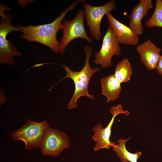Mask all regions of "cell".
I'll use <instances>...</instances> for the list:
<instances>
[{
	"instance_id": "1",
	"label": "cell",
	"mask_w": 162,
	"mask_h": 162,
	"mask_svg": "<svg viewBox=\"0 0 162 162\" xmlns=\"http://www.w3.org/2000/svg\"><path fill=\"white\" fill-rule=\"evenodd\" d=\"M85 2V0L74 1L51 23L37 26H17L22 33L20 38L28 42L40 43L50 48L54 52H58L59 51V42L57 40V35L58 31L62 29L63 20L67 13L75 9L77 4Z\"/></svg>"
},
{
	"instance_id": "2",
	"label": "cell",
	"mask_w": 162,
	"mask_h": 162,
	"mask_svg": "<svg viewBox=\"0 0 162 162\" xmlns=\"http://www.w3.org/2000/svg\"><path fill=\"white\" fill-rule=\"evenodd\" d=\"M84 50L86 55V59L85 65L82 69L78 72L73 71L67 65H61L65 70L66 75L56 84L68 78L71 79L74 82L75 90L71 99L67 105L69 109L77 107V100L81 97L86 96L92 100L94 98L93 95L89 94L88 86L92 77L95 73L100 71L101 68H93L90 66L89 59L93 52L92 47L89 45L85 46Z\"/></svg>"
},
{
	"instance_id": "3",
	"label": "cell",
	"mask_w": 162,
	"mask_h": 162,
	"mask_svg": "<svg viewBox=\"0 0 162 162\" xmlns=\"http://www.w3.org/2000/svg\"><path fill=\"white\" fill-rule=\"evenodd\" d=\"M0 63L4 65H13L15 63L13 56L22 55L13 42L7 39L8 34L12 31L21 32L20 29L11 24L12 15L4 14L5 11L10 10V9L0 4Z\"/></svg>"
},
{
	"instance_id": "4",
	"label": "cell",
	"mask_w": 162,
	"mask_h": 162,
	"mask_svg": "<svg viewBox=\"0 0 162 162\" xmlns=\"http://www.w3.org/2000/svg\"><path fill=\"white\" fill-rule=\"evenodd\" d=\"M50 127L46 120L37 122L28 118L25 124L11 135L14 141L21 140L25 145V149L31 150L39 147L45 133Z\"/></svg>"
},
{
	"instance_id": "5",
	"label": "cell",
	"mask_w": 162,
	"mask_h": 162,
	"mask_svg": "<svg viewBox=\"0 0 162 162\" xmlns=\"http://www.w3.org/2000/svg\"><path fill=\"white\" fill-rule=\"evenodd\" d=\"M85 12L84 9L79 10L76 16L72 20H65L63 23L62 38L59 42V52L62 55L68 44L73 40L81 38L88 43L92 42V38L87 34L84 25Z\"/></svg>"
},
{
	"instance_id": "6",
	"label": "cell",
	"mask_w": 162,
	"mask_h": 162,
	"mask_svg": "<svg viewBox=\"0 0 162 162\" xmlns=\"http://www.w3.org/2000/svg\"><path fill=\"white\" fill-rule=\"evenodd\" d=\"M70 146L68 136L65 133L49 127L46 131L39 147L44 156L57 157Z\"/></svg>"
},
{
	"instance_id": "7",
	"label": "cell",
	"mask_w": 162,
	"mask_h": 162,
	"mask_svg": "<svg viewBox=\"0 0 162 162\" xmlns=\"http://www.w3.org/2000/svg\"><path fill=\"white\" fill-rule=\"evenodd\" d=\"M83 7L85 18L89 27L92 38L99 40L102 36L100 31L101 22L104 16L115 9L116 5L114 0H111L104 5L95 6L83 3Z\"/></svg>"
},
{
	"instance_id": "8",
	"label": "cell",
	"mask_w": 162,
	"mask_h": 162,
	"mask_svg": "<svg viewBox=\"0 0 162 162\" xmlns=\"http://www.w3.org/2000/svg\"><path fill=\"white\" fill-rule=\"evenodd\" d=\"M119 44L111 27L109 25L100 50L94 53L95 59L94 62L97 64L100 65L103 68L110 67L113 56H118L120 54L121 49Z\"/></svg>"
},
{
	"instance_id": "9",
	"label": "cell",
	"mask_w": 162,
	"mask_h": 162,
	"mask_svg": "<svg viewBox=\"0 0 162 162\" xmlns=\"http://www.w3.org/2000/svg\"><path fill=\"white\" fill-rule=\"evenodd\" d=\"M110 112L112 115V118L107 126L104 128L101 124H99L93 128L94 132L92 138L95 142L94 149L98 151L100 149L106 148L110 149L114 144V142H112L110 140L111 132V127L116 116L118 114H123L128 116L130 114L129 112L127 110H124L121 104L116 106H112L110 108Z\"/></svg>"
},
{
	"instance_id": "10",
	"label": "cell",
	"mask_w": 162,
	"mask_h": 162,
	"mask_svg": "<svg viewBox=\"0 0 162 162\" xmlns=\"http://www.w3.org/2000/svg\"><path fill=\"white\" fill-rule=\"evenodd\" d=\"M106 16L109 25L118 39L119 43L130 45H136L138 44L139 37L129 27L122 24L116 19L110 12Z\"/></svg>"
},
{
	"instance_id": "11",
	"label": "cell",
	"mask_w": 162,
	"mask_h": 162,
	"mask_svg": "<svg viewBox=\"0 0 162 162\" xmlns=\"http://www.w3.org/2000/svg\"><path fill=\"white\" fill-rule=\"evenodd\" d=\"M136 51L140 55L141 62L148 70L156 68L161 49L157 46L150 39L139 45Z\"/></svg>"
},
{
	"instance_id": "12",
	"label": "cell",
	"mask_w": 162,
	"mask_h": 162,
	"mask_svg": "<svg viewBox=\"0 0 162 162\" xmlns=\"http://www.w3.org/2000/svg\"><path fill=\"white\" fill-rule=\"evenodd\" d=\"M153 7L152 0H140L139 3L133 8L130 16L129 27L138 35H141L143 32L142 19Z\"/></svg>"
},
{
	"instance_id": "13",
	"label": "cell",
	"mask_w": 162,
	"mask_h": 162,
	"mask_svg": "<svg viewBox=\"0 0 162 162\" xmlns=\"http://www.w3.org/2000/svg\"><path fill=\"white\" fill-rule=\"evenodd\" d=\"M100 80L102 94L106 97L108 102L114 101L119 97L122 90L121 84L114 74L102 78Z\"/></svg>"
},
{
	"instance_id": "14",
	"label": "cell",
	"mask_w": 162,
	"mask_h": 162,
	"mask_svg": "<svg viewBox=\"0 0 162 162\" xmlns=\"http://www.w3.org/2000/svg\"><path fill=\"white\" fill-rule=\"evenodd\" d=\"M131 136L127 139H120L117 140V145L114 142L112 147L113 151L119 158L122 162H137L138 159L142 155V153L137 152L135 153H132L127 151L125 147V144Z\"/></svg>"
},
{
	"instance_id": "15",
	"label": "cell",
	"mask_w": 162,
	"mask_h": 162,
	"mask_svg": "<svg viewBox=\"0 0 162 162\" xmlns=\"http://www.w3.org/2000/svg\"><path fill=\"white\" fill-rule=\"evenodd\" d=\"M133 73L132 69L129 60L126 58L119 62L116 65L114 75L121 84L129 81Z\"/></svg>"
},
{
	"instance_id": "16",
	"label": "cell",
	"mask_w": 162,
	"mask_h": 162,
	"mask_svg": "<svg viewBox=\"0 0 162 162\" xmlns=\"http://www.w3.org/2000/svg\"><path fill=\"white\" fill-rule=\"evenodd\" d=\"M146 25L149 28L154 27L162 28V1L157 0L154 10L152 16L146 22Z\"/></svg>"
},
{
	"instance_id": "17",
	"label": "cell",
	"mask_w": 162,
	"mask_h": 162,
	"mask_svg": "<svg viewBox=\"0 0 162 162\" xmlns=\"http://www.w3.org/2000/svg\"><path fill=\"white\" fill-rule=\"evenodd\" d=\"M156 68L158 73L162 75V55L159 57Z\"/></svg>"
}]
</instances>
